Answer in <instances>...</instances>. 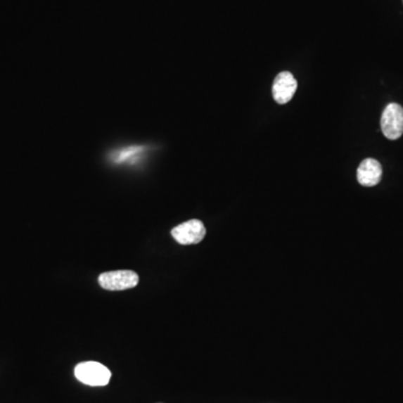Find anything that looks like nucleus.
<instances>
[{
    "label": "nucleus",
    "instance_id": "2",
    "mask_svg": "<svg viewBox=\"0 0 403 403\" xmlns=\"http://www.w3.org/2000/svg\"><path fill=\"white\" fill-rule=\"evenodd\" d=\"M99 283L107 290L118 291L132 289L139 283V277L132 270H115L103 272L99 276Z\"/></svg>",
    "mask_w": 403,
    "mask_h": 403
},
{
    "label": "nucleus",
    "instance_id": "1",
    "mask_svg": "<svg viewBox=\"0 0 403 403\" xmlns=\"http://www.w3.org/2000/svg\"><path fill=\"white\" fill-rule=\"evenodd\" d=\"M75 374L79 381L91 387L107 385L111 378L109 369L98 362H83L77 364Z\"/></svg>",
    "mask_w": 403,
    "mask_h": 403
},
{
    "label": "nucleus",
    "instance_id": "4",
    "mask_svg": "<svg viewBox=\"0 0 403 403\" xmlns=\"http://www.w3.org/2000/svg\"><path fill=\"white\" fill-rule=\"evenodd\" d=\"M174 239L183 245L200 243L205 238L206 229L200 219H191L172 230Z\"/></svg>",
    "mask_w": 403,
    "mask_h": 403
},
{
    "label": "nucleus",
    "instance_id": "7",
    "mask_svg": "<svg viewBox=\"0 0 403 403\" xmlns=\"http://www.w3.org/2000/svg\"><path fill=\"white\" fill-rule=\"evenodd\" d=\"M143 147L141 146H130V147H127V148L121 149V151H117L113 154V162H134V160H137L139 155L143 154Z\"/></svg>",
    "mask_w": 403,
    "mask_h": 403
},
{
    "label": "nucleus",
    "instance_id": "6",
    "mask_svg": "<svg viewBox=\"0 0 403 403\" xmlns=\"http://www.w3.org/2000/svg\"><path fill=\"white\" fill-rule=\"evenodd\" d=\"M382 179V166L373 158L363 160L357 168V181L365 187L378 185Z\"/></svg>",
    "mask_w": 403,
    "mask_h": 403
},
{
    "label": "nucleus",
    "instance_id": "3",
    "mask_svg": "<svg viewBox=\"0 0 403 403\" xmlns=\"http://www.w3.org/2000/svg\"><path fill=\"white\" fill-rule=\"evenodd\" d=\"M381 129L390 140H397L403 134V108L398 103H390L381 117Z\"/></svg>",
    "mask_w": 403,
    "mask_h": 403
},
{
    "label": "nucleus",
    "instance_id": "5",
    "mask_svg": "<svg viewBox=\"0 0 403 403\" xmlns=\"http://www.w3.org/2000/svg\"><path fill=\"white\" fill-rule=\"evenodd\" d=\"M297 87L298 84H297L296 79L290 72H281L276 77L274 85H272V96H274V101L277 102L278 105L288 103L294 98Z\"/></svg>",
    "mask_w": 403,
    "mask_h": 403
}]
</instances>
